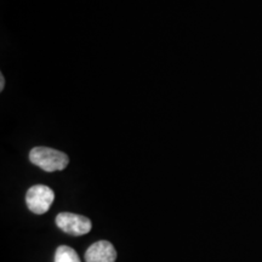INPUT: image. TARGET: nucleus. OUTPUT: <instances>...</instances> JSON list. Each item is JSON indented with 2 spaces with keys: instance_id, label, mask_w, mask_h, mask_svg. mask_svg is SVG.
<instances>
[{
  "instance_id": "obj_4",
  "label": "nucleus",
  "mask_w": 262,
  "mask_h": 262,
  "mask_svg": "<svg viewBox=\"0 0 262 262\" xmlns=\"http://www.w3.org/2000/svg\"><path fill=\"white\" fill-rule=\"evenodd\" d=\"M117 251L110 242L100 241L91 245L85 254L86 262H116Z\"/></svg>"
},
{
  "instance_id": "obj_5",
  "label": "nucleus",
  "mask_w": 262,
  "mask_h": 262,
  "mask_svg": "<svg viewBox=\"0 0 262 262\" xmlns=\"http://www.w3.org/2000/svg\"><path fill=\"white\" fill-rule=\"evenodd\" d=\"M55 262H80L77 251L70 247H58L55 254Z\"/></svg>"
},
{
  "instance_id": "obj_3",
  "label": "nucleus",
  "mask_w": 262,
  "mask_h": 262,
  "mask_svg": "<svg viewBox=\"0 0 262 262\" xmlns=\"http://www.w3.org/2000/svg\"><path fill=\"white\" fill-rule=\"evenodd\" d=\"M57 227L62 229L64 233L72 235H83L89 233L91 227V221L88 217L81 215L73 214V212H61L56 217Z\"/></svg>"
},
{
  "instance_id": "obj_2",
  "label": "nucleus",
  "mask_w": 262,
  "mask_h": 262,
  "mask_svg": "<svg viewBox=\"0 0 262 262\" xmlns=\"http://www.w3.org/2000/svg\"><path fill=\"white\" fill-rule=\"evenodd\" d=\"M55 201V193L45 185H35L26 194V204L32 212L37 215L45 214Z\"/></svg>"
},
{
  "instance_id": "obj_1",
  "label": "nucleus",
  "mask_w": 262,
  "mask_h": 262,
  "mask_svg": "<svg viewBox=\"0 0 262 262\" xmlns=\"http://www.w3.org/2000/svg\"><path fill=\"white\" fill-rule=\"evenodd\" d=\"M29 160L47 172L61 171L67 168L70 163L66 153L49 147H34L29 153Z\"/></svg>"
},
{
  "instance_id": "obj_6",
  "label": "nucleus",
  "mask_w": 262,
  "mask_h": 262,
  "mask_svg": "<svg viewBox=\"0 0 262 262\" xmlns=\"http://www.w3.org/2000/svg\"><path fill=\"white\" fill-rule=\"evenodd\" d=\"M4 86H5V79H4V75H0V90H4Z\"/></svg>"
}]
</instances>
